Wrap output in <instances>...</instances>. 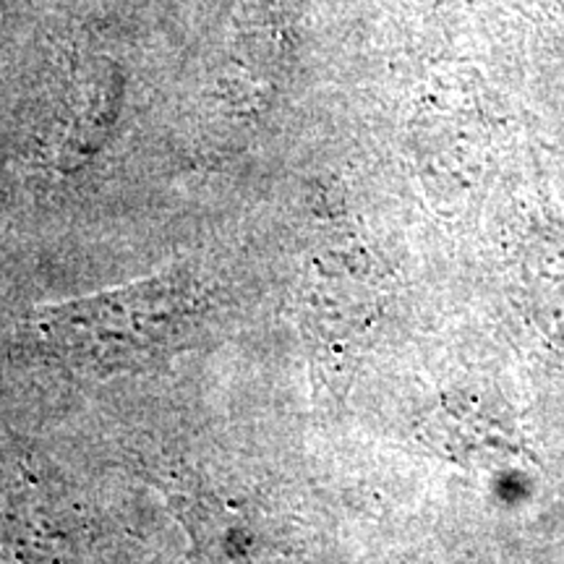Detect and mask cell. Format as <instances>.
Listing matches in <instances>:
<instances>
[{
    "mask_svg": "<svg viewBox=\"0 0 564 564\" xmlns=\"http://www.w3.org/2000/svg\"><path fill=\"white\" fill-rule=\"evenodd\" d=\"M202 312L186 274H158L47 312V345L74 366L126 371L154 364L181 345Z\"/></svg>",
    "mask_w": 564,
    "mask_h": 564,
    "instance_id": "6da1fadb",
    "label": "cell"
}]
</instances>
